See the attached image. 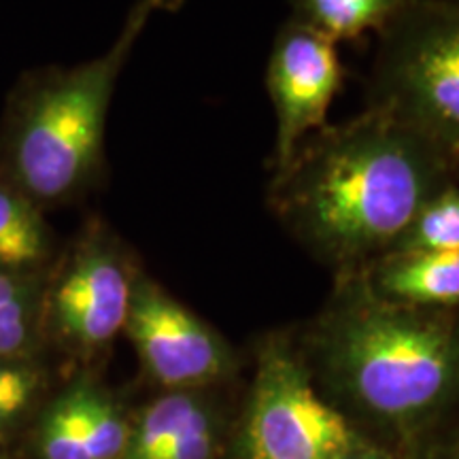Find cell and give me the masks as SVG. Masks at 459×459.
I'll return each instance as SVG.
<instances>
[{"instance_id": "obj_1", "label": "cell", "mask_w": 459, "mask_h": 459, "mask_svg": "<svg viewBox=\"0 0 459 459\" xmlns=\"http://www.w3.org/2000/svg\"><path fill=\"white\" fill-rule=\"evenodd\" d=\"M453 164L381 108L325 126L274 170L273 213L311 254L351 277L392 254Z\"/></svg>"}, {"instance_id": "obj_2", "label": "cell", "mask_w": 459, "mask_h": 459, "mask_svg": "<svg viewBox=\"0 0 459 459\" xmlns=\"http://www.w3.org/2000/svg\"><path fill=\"white\" fill-rule=\"evenodd\" d=\"M319 368L366 415L412 428L459 392V325L383 300L358 274L313 334Z\"/></svg>"}, {"instance_id": "obj_3", "label": "cell", "mask_w": 459, "mask_h": 459, "mask_svg": "<svg viewBox=\"0 0 459 459\" xmlns=\"http://www.w3.org/2000/svg\"><path fill=\"white\" fill-rule=\"evenodd\" d=\"M170 0H139L105 54L57 74L28 100L9 149L11 175L26 198L60 203L99 170L117 77L156 11Z\"/></svg>"}, {"instance_id": "obj_4", "label": "cell", "mask_w": 459, "mask_h": 459, "mask_svg": "<svg viewBox=\"0 0 459 459\" xmlns=\"http://www.w3.org/2000/svg\"><path fill=\"white\" fill-rule=\"evenodd\" d=\"M378 37L370 107L459 164V0H415Z\"/></svg>"}, {"instance_id": "obj_5", "label": "cell", "mask_w": 459, "mask_h": 459, "mask_svg": "<svg viewBox=\"0 0 459 459\" xmlns=\"http://www.w3.org/2000/svg\"><path fill=\"white\" fill-rule=\"evenodd\" d=\"M355 443L347 419L315 389L307 361L283 338L257 351L238 459H338Z\"/></svg>"}, {"instance_id": "obj_6", "label": "cell", "mask_w": 459, "mask_h": 459, "mask_svg": "<svg viewBox=\"0 0 459 459\" xmlns=\"http://www.w3.org/2000/svg\"><path fill=\"white\" fill-rule=\"evenodd\" d=\"M124 332L143 368L170 392H196L234 370L228 342L152 279H134Z\"/></svg>"}, {"instance_id": "obj_7", "label": "cell", "mask_w": 459, "mask_h": 459, "mask_svg": "<svg viewBox=\"0 0 459 459\" xmlns=\"http://www.w3.org/2000/svg\"><path fill=\"white\" fill-rule=\"evenodd\" d=\"M341 85L336 43L290 17L274 39L266 65V91L277 122L273 170L285 166L308 136L325 128Z\"/></svg>"}, {"instance_id": "obj_8", "label": "cell", "mask_w": 459, "mask_h": 459, "mask_svg": "<svg viewBox=\"0 0 459 459\" xmlns=\"http://www.w3.org/2000/svg\"><path fill=\"white\" fill-rule=\"evenodd\" d=\"M134 277L108 234L91 232L54 291L56 328L83 351L105 347L126 328Z\"/></svg>"}, {"instance_id": "obj_9", "label": "cell", "mask_w": 459, "mask_h": 459, "mask_svg": "<svg viewBox=\"0 0 459 459\" xmlns=\"http://www.w3.org/2000/svg\"><path fill=\"white\" fill-rule=\"evenodd\" d=\"M372 294L423 311L459 304V251H392L358 273Z\"/></svg>"}, {"instance_id": "obj_10", "label": "cell", "mask_w": 459, "mask_h": 459, "mask_svg": "<svg viewBox=\"0 0 459 459\" xmlns=\"http://www.w3.org/2000/svg\"><path fill=\"white\" fill-rule=\"evenodd\" d=\"M415 0H291V17L328 37L336 45L381 34Z\"/></svg>"}, {"instance_id": "obj_11", "label": "cell", "mask_w": 459, "mask_h": 459, "mask_svg": "<svg viewBox=\"0 0 459 459\" xmlns=\"http://www.w3.org/2000/svg\"><path fill=\"white\" fill-rule=\"evenodd\" d=\"M48 228L32 200L0 186V268L22 271L48 255Z\"/></svg>"}, {"instance_id": "obj_12", "label": "cell", "mask_w": 459, "mask_h": 459, "mask_svg": "<svg viewBox=\"0 0 459 459\" xmlns=\"http://www.w3.org/2000/svg\"><path fill=\"white\" fill-rule=\"evenodd\" d=\"M204 406L196 392H169L153 400L130 426L128 445L119 459H156Z\"/></svg>"}, {"instance_id": "obj_13", "label": "cell", "mask_w": 459, "mask_h": 459, "mask_svg": "<svg viewBox=\"0 0 459 459\" xmlns=\"http://www.w3.org/2000/svg\"><path fill=\"white\" fill-rule=\"evenodd\" d=\"M394 251H459V186L449 181L429 196Z\"/></svg>"}, {"instance_id": "obj_14", "label": "cell", "mask_w": 459, "mask_h": 459, "mask_svg": "<svg viewBox=\"0 0 459 459\" xmlns=\"http://www.w3.org/2000/svg\"><path fill=\"white\" fill-rule=\"evenodd\" d=\"M34 283L20 271L0 268V358L17 359L34 338Z\"/></svg>"}, {"instance_id": "obj_15", "label": "cell", "mask_w": 459, "mask_h": 459, "mask_svg": "<svg viewBox=\"0 0 459 459\" xmlns=\"http://www.w3.org/2000/svg\"><path fill=\"white\" fill-rule=\"evenodd\" d=\"M82 400L83 445L88 459H119L128 445L130 426L107 394L88 381L77 383Z\"/></svg>"}, {"instance_id": "obj_16", "label": "cell", "mask_w": 459, "mask_h": 459, "mask_svg": "<svg viewBox=\"0 0 459 459\" xmlns=\"http://www.w3.org/2000/svg\"><path fill=\"white\" fill-rule=\"evenodd\" d=\"M39 449L43 459H88L77 385L62 394L45 412L41 434H39Z\"/></svg>"}, {"instance_id": "obj_17", "label": "cell", "mask_w": 459, "mask_h": 459, "mask_svg": "<svg viewBox=\"0 0 459 459\" xmlns=\"http://www.w3.org/2000/svg\"><path fill=\"white\" fill-rule=\"evenodd\" d=\"M39 389L37 370L24 361L0 358V426L28 409Z\"/></svg>"}, {"instance_id": "obj_18", "label": "cell", "mask_w": 459, "mask_h": 459, "mask_svg": "<svg viewBox=\"0 0 459 459\" xmlns=\"http://www.w3.org/2000/svg\"><path fill=\"white\" fill-rule=\"evenodd\" d=\"M217 428L213 412L204 406L156 459H215Z\"/></svg>"}, {"instance_id": "obj_19", "label": "cell", "mask_w": 459, "mask_h": 459, "mask_svg": "<svg viewBox=\"0 0 459 459\" xmlns=\"http://www.w3.org/2000/svg\"><path fill=\"white\" fill-rule=\"evenodd\" d=\"M338 459H394V457L385 455V453H381L377 449H370V446H366V445L355 443L351 449H349L347 453H342Z\"/></svg>"}, {"instance_id": "obj_20", "label": "cell", "mask_w": 459, "mask_h": 459, "mask_svg": "<svg viewBox=\"0 0 459 459\" xmlns=\"http://www.w3.org/2000/svg\"><path fill=\"white\" fill-rule=\"evenodd\" d=\"M436 459H459V440L455 445H451L449 449L443 453V455H438Z\"/></svg>"}]
</instances>
